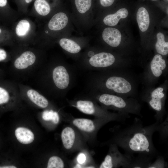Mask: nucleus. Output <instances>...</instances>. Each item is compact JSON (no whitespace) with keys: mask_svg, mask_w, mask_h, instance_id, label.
<instances>
[{"mask_svg":"<svg viewBox=\"0 0 168 168\" xmlns=\"http://www.w3.org/2000/svg\"><path fill=\"white\" fill-rule=\"evenodd\" d=\"M162 123H155L144 126L137 118L133 123L124 128L119 127L112 139L113 144L122 148L131 156L143 155L154 158L158 152L154 146L152 137L156 131L161 133Z\"/></svg>","mask_w":168,"mask_h":168,"instance_id":"obj_1","label":"nucleus"},{"mask_svg":"<svg viewBox=\"0 0 168 168\" xmlns=\"http://www.w3.org/2000/svg\"><path fill=\"white\" fill-rule=\"evenodd\" d=\"M11 68L15 77H26L39 69L36 56L30 51L21 53L13 61Z\"/></svg>","mask_w":168,"mask_h":168,"instance_id":"obj_2","label":"nucleus"},{"mask_svg":"<svg viewBox=\"0 0 168 168\" xmlns=\"http://www.w3.org/2000/svg\"><path fill=\"white\" fill-rule=\"evenodd\" d=\"M118 146L111 145L109 153L105 156L104 161L100 165V168H129L132 156L125 153L123 154L119 151Z\"/></svg>","mask_w":168,"mask_h":168,"instance_id":"obj_3","label":"nucleus"},{"mask_svg":"<svg viewBox=\"0 0 168 168\" xmlns=\"http://www.w3.org/2000/svg\"><path fill=\"white\" fill-rule=\"evenodd\" d=\"M21 97L18 83L10 81L0 83V106L14 107Z\"/></svg>","mask_w":168,"mask_h":168,"instance_id":"obj_4","label":"nucleus"},{"mask_svg":"<svg viewBox=\"0 0 168 168\" xmlns=\"http://www.w3.org/2000/svg\"><path fill=\"white\" fill-rule=\"evenodd\" d=\"M99 101L107 106H112L121 111L125 115V112H131L139 115L138 108L135 106L129 105L127 101L123 98L114 95L104 94L101 95L99 99Z\"/></svg>","mask_w":168,"mask_h":168,"instance_id":"obj_5","label":"nucleus"},{"mask_svg":"<svg viewBox=\"0 0 168 168\" xmlns=\"http://www.w3.org/2000/svg\"><path fill=\"white\" fill-rule=\"evenodd\" d=\"M18 84L21 97L26 98L39 107L45 108L48 106V100L39 91L27 85L20 83Z\"/></svg>","mask_w":168,"mask_h":168,"instance_id":"obj_6","label":"nucleus"},{"mask_svg":"<svg viewBox=\"0 0 168 168\" xmlns=\"http://www.w3.org/2000/svg\"><path fill=\"white\" fill-rule=\"evenodd\" d=\"M164 89L161 87L154 90L151 94L148 103L152 108L156 111L155 116L156 122L161 123L163 120L164 114L163 111V102L165 94L163 91Z\"/></svg>","mask_w":168,"mask_h":168,"instance_id":"obj_7","label":"nucleus"},{"mask_svg":"<svg viewBox=\"0 0 168 168\" xmlns=\"http://www.w3.org/2000/svg\"><path fill=\"white\" fill-rule=\"evenodd\" d=\"M105 85L109 89L120 94H125L129 92L132 89L130 83L123 77L113 76L106 81Z\"/></svg>","mask_w":168,"mask_h":168,"instance_id":"obj_8","label":"nucleus"},{"mask_svg":"<svg viewBox=\"0 0 168 168\" xmlns=\"http://www.w3.org/2000/svg\"><path fill=\"white\" fill-rule=\"evenodd\" d=\"M52 79L55 86L60 89L67 87L69 83V77L66 69L63 66H59L53 70Z\"/></svg>","mask_w":168,"mask_h":168,"instance_id":"obj_9","label":"nucleus"},{"mask_svg":"<svg viewBox=\"0 0 168 168\" xmlns=\"http://www.w3.org/2000/svg\"><path fill=\"white\" fill-rule=\"evenodd\" d=\"M115 60L114 56L111 54L102 52L92 56L89 60V63L93 67L104 68L111 66Z\"/></svg>","mask_w":168,"mask_h":168,"instance_id":"obj_10","label":"nucleus"},{"mask_svg":"<svg viewBox=\"0 0 168 168\" xmlns=\"http://www.w3.org/2000/svg\"><path fill=\"white\" fill-rule=\"evenodd\" d=\"M102 38L108 44L112 47H116L120 44L122 38L120 31L117 29L107 27L104 30L102 34Z\"/></svg>","mask_w":168,"mask_h":168,"instance_id":"obj_11","label":"nucleus"},{"mask_svg":"<svg viewBox=\"0 0 168 168\" xmlns=\"http://www.w3.org/2000/svg\"><path fill=\"white\" fill-rule=\"evenodd\" d=\"M68 18L65 14L60 12L54 15L49 21L48 27L51 30H59L64 28L67 25Z\"/></svg>","mask_w":168,"mask_h":168,"instance_id":"obj_12","label":"nucleus"},{"mask_svg":"<svg viewBox=\"0 0 168 168\" xmlns=\"http://www.w3.org/2000/svg\"><path fill=\"white\" fill-rule=\"evenodd\" d=\"M15 134L17 140L24 144L31 143L35 138L33 133L29 129L24 127H19L16 128Z\"/></svg>","mask_w":168,"mask_h":168,"instance_id":"obj_13","label":"nucleus"},{"mask_svg":"<svg viewBox=\"0 0 168 168\" xmlns=\"http://www.w3.org/2000/svg\"><path fill=\"white\" fill-rule=\"evenodd\" d=\"M128 14V11L126 8H122L114 14L106 16L104 18L103 22L106 25L115 26L117 24L121 19H124L127 17Z\"/></svg>","mask_w":168,"mask_h":168,"instance_id":"obj_14","label":"nucleus"},{"mask_svg":"<svg viewBox=\"0 0 168 168\" xmlns=\"http://www.w3.org/2000/svg\"><path fill=\"white\" fill-rule=\"evenodd\" d=\"M166 67V61L162 56L159 54L156 55L150 64L151 69L153 75L156 77L160 76Z\"/></svg>","mask_w":168,"mask_h":168,"instance_id":"obj_15","label":"nucleus"},{"mask_svg":"<svg viewBox=\"0 0 168 168\" xmlns=\"http://www.w3.org/2000/svg\"><path fill=\"white\" fill-rule=\"evenodd\" d=\"M137 20L140 30L143 32L147 30L150 24V17L148 12L144 7L138 9L137 13Z\"/></svg>","mask_w":168,"mask_h":168,"instance_id":"obj_16","label":"nucleus"},{"mask_svg":"<svg viewBox=\"0 0 168 168\" xmlns=\"http://www.w3.org/2000/svg\"><path fill=\"white\" fill-rule=\"evenodd\" d=\"M61 138L64 147L67 149L72 147L75 138V131L72 128L66 127L62 131Z\"/></svg>","mask_w":168,"mask_h":168,"instance_id":"obj_17","label":"nucleus"},{"mask_svg":"<svg viewBox=\"0 0 168 168\" xmlns=\"http://www.w3.org/2000/svg\"><path fill=\"white\" fill-rule=\"evenodd\" d=\"M152 159L151 157L145 155L132 156L129 168H147L151 163V161Z\"/></svg>","mask_w":168,"mask_h":168,"instance_id":"obj_18","label":"nucleus"},{"mask_svg":"<svg viewBox=\"0 0 168 168\" xmlns=\"http://www.w3.org/2000/svg\"><path fill=\"white\" fill-rule=\"evenodd\" d=\"M73 124L80 130L88 132L93 131L96 128L94 122L90 119L77 118L73 121Z\"/></svg>","mask_w":168,"mask_h":168,"instance_id":"obj_19","label":"nucleus"},{"mask_svg":"<svg viewBox=\"0 0 168 168\" xmlns=\"http://www.w3.org/2000/svg\"><path fill=\"white\" fill-rule=\"evenodd\" d=\"M59 43L63 49L71 53H78L81 50L80 46L75 41L70 39H61L59 40Z\"/></svg>","mask_w":168,"mask_h":168,"instance_id":"obj_20","label":"nucleus"},{"mask_svg":"<svg viewBox=\"0 0 168 168\" xmlns=\"http://www.w3.org/2000/svg\"><path fill=\"white\" fill-rule=\"evenodd\" d=\"M157 40L155 44V48L157 52L163 55L168 53V42H166L164 35L159 32L156 35Z\"/></svg>","mask_w":168,"mask_h":168,"instance_id":"obj_21","label":"nucleus"},{"mask_svg":"<svg viewBox=\"0 0 168 168\" xmlns=\"http://www.w3.org/2000/svg\"><path fill=\"white\" fill-rule=\"evenodd\" d=\"M77 107L80 111L87 114H93L95 111L93 103L89 100L78 101L77 103Z\"/></svg>","mask_w":168,"mask_h":168,"instance_id":"obj_22","label":"nucleus"},{"mask_svg":"<svg viewBox=\"0 0 168 168\" xmlns=\"http://www.w3.org/2000/svg\"><path fill=\"white\" fill-rule=\"evenodd\" d=\"M34 5L36 11L40 15L46 16L50 12V6L45 0H36Z\"/></svg>","mask_w":168,"mask_h":168,"instance_id":"obj_23","label":"nucleus"},{"mask_svg":"<svg viewBox=\"0 0 168 168\" xmlns=\"http://www.w3.org/2000/svg\"><path fill=\"white\" fill-rule=\"evenodd\" d=\"M30 27V24L28 21L21 20L18 22L16 28V35L20 37L25 35L29 31Z\"/></svg>","mask_w":168,"mask_h":168,"instance_id":"obj_24","label":"nucleus"},{"mask_svg":"<svg viewBox=\"0 0 168 168\" xmlns=\"http://www.w3.org/2000/svg\"><path fill=\"white\" fill-rule=\"evenodd\" d=\"M75 2L78 11L80 13L83 14L91 7V0H75Z\"/></svg>","mask_w":168,"mask_h":168,"instance_id":"obj_25","label":"nucleus"},{"mask_svg":"<svg viewBox=\"0 0 168 168\" xmlns=\"http://www.w3.org/2000/svg\"><path fill=\"white\" fill-rule=\"evenodd\" d=\"M64 167V162L62 159L58 156H53L49 158L47 168H63Z\"/></svg>","mask_w":168,"mask_h":168,"instance_id":"obj_26","label":"nucleus"},{"mask_svg":"<svg viewBox=\"0 0 168 168\" xmlns=\"http://www.w3.org/2000/svg\"><path fill=\"white\" fill-rule=\"evenodd\" d=\"M156 160L153 162L151 163L147 168H163L167 166V163L164 158L159 155H157Z\"/></svg>","mask_w":168,"mask_h":168,"instance_id":"obj_27","label":"nucleus"},{"mask_svg":"<svg viewBox=\"0 0 168 168\" xmlns=\"http://www.w3.org/2000/svg\"><path fill=\"white\" fill-rule=\"evenodd\" d=\"M54 113V111L52 110H45L42 113V118L45 121L52 120Z\"/></svg>","mask_w":168,"mask_h":168,"instance_id":"obj_28","label":"nucleus"},{"mask_svg":"<svg viewBox=\"0 0 168 168\" xmlns=\"http://www.w3.org/2000/svg\"><path fill=\"white\" fill-rule=\"evenodd\" d=\"M114 0H100L101 5L104 7L110 6L112 4Z\"/></svg>","mask_w":168,"mask_h":168,"instance_id":"obj_29","label":"nucleus"},{"mask_svg":"<svg viewBox=\"0 0 168 168\" xmlns=\"http://www.w3.org/2000/svg\"><path fill=\"white\" fill-rule=\"evenodd\" d=\"M77 161L78 162L82 164L84 163L86 160V157L85 155L83 153H80L78 156L77 158Z\"/></svg>","mask_w":168,"mask_h":168,"instance_id":"obj_30","label":"nucleus"},{"mask_svg":"<svg viewBox=\"0 0 168 168\" xmlns=\"http://www.w3.org/2000/svg\"><path fill=\"white\" fill-rule=\"evenodd\" d=\"M7 57L6 52L4 50L0 49V62L5 60Z\"/></svg>","mask_w":168,"mask_h":168,"instance_id":"obj_31","label":"nucleus"},{"mask_svg":"<svg viewBox=\"0 0 168 168\" xmlns=\"http://www.w3.org/2000/svg\"><path fill=\"white\" fill-rule=\"evenodd\" d=\"M59 119L58 114L57 112L54 111V115L52 121L54 124H57L59 122Z\"/></svg>","mask_w":168,"mask_h":168,"instance_id":"obj_32","label":"nucleus"},{"mask_svg":"<svg viewBox=\"0 0 168 168\" xmlns=\"http://www.w3.org/2000/svg\"><path fill=\"white\" fill-rule=\"evenodd\" d=\"M7 2V0H0V7H3L5 6Z\"/></svg>","mask_w":168,"mask_h":168,"instance_id":"obj_33","label":"nucleus"},{"mask_svg":"<svg viewBox=\"0 0 168 168\" xmlns=\"http://www.w3.org/2000/svg\"><path fill=\"white\" fill-rule=\"evenodd\" d=\"M16 167L13 165H6L0 166V168H16Z\"/></svg>","mask_w":168,"mask_h":168,"instance_id":"obj_34","label":"nucleus"},{"mask_svg":"<svg viewBox=\"0 0 168 168\" xmlns=\"http://www.w3.org/2000/svg\"><path fill=\"white\" fill-rule=\"evenodd\" d=\"M32 0H25V1L27 3H29L31 2Z\"/></svg>","mask_w":168,"mask_h":168,"instance_id":"obj_35","label":"nucleus"},{"mask_svg":"<svg viewBox=\"0 0 168 168\" xmlns=\"http://www.w3.org/2000/svg\"><path fill=\"white\" fill-rule=\"evenodd\" d=\"M76 167H77V168H81V166L80 165H77L76 166Z\"/></svg>","mask_w":168,"mask_h":168,"instance_id":"obj_36","label":"nucleus"},{"mask_svg":"<svg viewBox=\"0 0 168 168\" xmlns=\"http://www.w3.org/2000/svg\"><path fill=\"white\" fill-rule=\"evenodd\" d=\"M1 29L0 28V33H1Z\"/></svg>","mask_w":168,"mask_h":168,"instance_id":"obj_37","label":"nucleus"}]
</instances>
